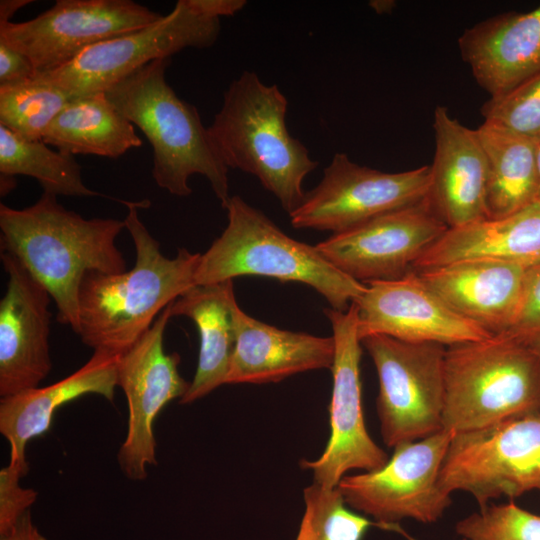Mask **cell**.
<instances>
[{
  "mask_svg": "<svg viewBox=\"0 0 540 540\" xmlns=\"http://www.w3.org/2000/svg\"><path fill=\"white\" fill-rule=\"evenodd\" d=\"M124 220L83 218L67 210L57 196L43 192L31 206L0 204L1 252L13 255L50 294L57 321L80 332L79 293L88 272H125L116 245Z\"/></svg>",
  "mask_w": 540,
  "mask_h": 540,
  "instance_id": "cell-1",
  "label": "cell"
},
{
  "mask_svg": "<svg viewBox=\"0 0 540 540\" xmlns=\"http://www.w3.org/2000/svg\"><path fill=\"white\" fill-rule=\"evenodd\" d=\"M123 203L135 265L118 274L88 272L79 293L78 335L94 351L114 355L126 352L169 304L196 285L201 256L186 248H179L174 258L164 256L138 214V208L149 202Z\"/></svg>",
  "mask_w": 540,
  "mask_h": 540,
  "instance_id": "cell-2",
  "label": "cell"
},
{
  "mask_svg": "<svg viewBox=\"0 0 540 540\" xmlns=\"http://www.w3.org/2000/svg\"><path fill=\"white\" fill-rule=\"evenodd\" d=\"M170 59L154 60L105 91L108 100L149 140L156 184L178 197L192 193L189 179L204 176L226 208L229 168L201 121L198 110L179 98L166 81Z\"/></svg>",
  "mask_w": 540,
  "mask_h": 540,
  "instance_id": "cell-3",
  "label": "cell"
},
{
  "mask_svg": "<svg viewBox=\"0 0 540 540\" xmlns=\"http://www.w3.org/2000/svg\"><path fill=\"white\" fill-rule=\"evenodd\" d=\"M287 107L277 85L244 71L225 91L208 129L227 167L254 175L290 215L304 201V179L318 162L289 133Z\"/></svg>",
  "mask_w": 540,
  "mask_h": 540,
  "instance_id": "cell-4",
  "label": "cell"
},
{
  "mask_svg": "<svg viewBox=\"0 0 540 540\" xmlns=\"http://www.w3.org/2000/svg\"><path fill=\"white\" fill-rule=\"evenodd\" d=\"M225 209L227 226L201 254L196 285L217 284L247 275L300 282L315 289L332 309L339 311H346L364 293L366 284L337 269L316 246L285 234L240 196H231Z\"/></svg>",
  "mask_w": 540,
  "mask_h": 540,
  "instance_id": "cell-5",
  "label": "cell"
},
{
  "mask_svg": "<svg viewBox=\"0 0 540 540\" xmlns=\"http://www.w3.org/2000/svg\"><path fill=\"white\" fill-rule=\"evenodd\" d=\"M443 426L453 433L540 412V365L526 341L492 336L446 347Z\"/></svg>",
  "mask_w": 540,
  "mask_h": 540,
  "instance_id": "cell-6",
  "label": "cell"
},
{
  "mask_svg": "<svg viewBox=\"0 0 540 540\" xmlns=\"http://www.w3.org/2000/svg\"><path fill=\"white\" fill-rule=\"evenodd\" d=\"M439 481L450 494L473 495L480 509L501 496L540 490V412L454 433Z\"/></svg>",
  "mask_w": 540,
  "mask_h": 540,
  "instance_id": "cell-7",
  "label": "cell"
},
{
  "mask_svg": "<svg viewBox=\"0 0 540 540\" xmlns=\"http://www.w3.org/2000/svg\"><path fill=\"white\" fill-rule=\"evenodd\" d=\"M361 344L378 375L376 406L384 443L395 448L443 430L446 346L385 335L365 337Z\"/></svg>",
  "mask_w": 540,
  "mask_h": 540,
  "instance_id": "cell-8",
  "label": "cell"
},
{
  "mask_svg": "<svg viewBox=\"0 0 540 540\" xmlns=\"http://www.w3.org/2000/svg\"><path fill=\"white\" fill-rule=\"evenodd\" d=\"M220 30V19L197 15L179 0L155 23L99 42L64 66L33 78L55 85L71 99L102 93L154 60L170 59L185 48L212 46Z\"/></svg>",
  "mask_w": 540,
  "mask_h": 540,
  "instance_id": "cell-9",
  "label": "cell"
},
{
  "mask_svg": "<svg viewBox=\"0 0 540 540\" xmlns=\"http://www.w3.org/2000/svg\"><path fill=\"white\" fill-rule=\"evenodd\" d=\"M453 434L443 429L399 444L380 469L345 475L337 485L345 503L385 524L405 518L438 521L451 504V494L442 488L439 477Z\"/></svg>",
  "mask_w": 540,
  "mask_h": 540,
  "instance_id": "cell-10",
  "label": "cell"
},
{
  "mask_svg": "<svg viewBox=\"0 0 540 540\" xmlns=\"http://www.w3.org/2000/svg\"><path fill=\"white\" fill-rule=\"evenodd\" d=\"M430 167L383 172L336 153L319 184L306 192L290 216L296 229L331 231L358 226L382 214L422 201L428 191Z\"/></svg>",
  "mask_w": 540,
  "mask_h": 540,
  "instance_id": "cell-11",
  "label": "cell"
},
{
  "mask_svg": "<svg viewBox=\"0 0 540 540\" xmlns=\"http://www.w3.org/2000/svg\"><path fill=\"white\" fill-rule=\"evenodd\" d=\"M162 17L131 0H57L33 19L0 23V40L26 55L36 74L45 73L99 42L140 30Z\"/></svg>",
  "mask_w": 540,
  "mask_h": 540,
  "instance_id": "cell-12",
  "label": "cell"
},
{
  "mask_svg": "<svg viewBox=\"0 0 540 540\" xmlns=\"http://www.w3.org/2000/svg\"><path fill=\"white\" fill-rule=\"evenodd\" d=\"M324 314L330 321L335 343L331 366L330 436L318 459L302 460L300 465L313 472L314 483L335 488L346 472L378 470L389 457L373 441L364 421L360 378L362 344L356 305L352 303L346 311L326 308Z\"/></svg>",
  "mask_w": 540,
  "mask_h": 540,
  "instance_id": "cell-13",
  "label": "cell"
},
{
  "mask_svg": "<svg viewBox=\"0 0 540 540\" xmlns=\"http://www.w3.org/2000/svg\"><path fill=\"white\" fill-rule=\"evenodd\" d=\"M171 305L118 359L117 384L127 398L129 416L127 435L117 458L131 480H144L147 466L157 465L154 420L167 403L183 398L190 386L179 374V355L164 350Z\"/></svg>",
  "mask_w": 540,
  "mask_h": 540,
  "instance_id": "cell-14",
  "label": "cell"
},
{
  "mask_svg": "<svg viewBox=\"0 0 540 540\" xmlns=\"http://www.w3.org/2000/svg\"><path fill=\"white\" fill-rule=\"evenodd\" d=\"M447 229L424 198L335 233L315 246L341 272L366 284L413 271L421 254Z\"/></svg>",
  "mask_w": 540,
  "mask_h": 540,
  "instance_id": "cell-15",
  "label": "cell"
},
{
  "mask_svg": "<svg viewBox=\"0 0 540 540\" xmlns=\"http://www.w3.org/2000/svg\"><path fill=\"white\" fill-rule=\"evenodd\" d=\"M353 303L360 340L385 335L448 347L492 337L453 311L414 270L397 279L366 283L364 293Z\"/></svg>",
  "mask_w": 540,
  "mask_h": 540,
  "instance_id": "cell-16",
  "label": "cell"
},
{
  "mask_svg": "<svg viewBox=\"0 0 540 540\" xmlns=\"http://www.w3.org/2000/svg\"><path fill=\"white\" fill-rule=\"evenodd\" d=\"M8 275L0 300V396L36 388L52 368L51 296L13 255L0 254Z\"/></svg>",
  "mask_w": 540,
  "mask_h": 540,
  "instance_id": "cell-17",
  "label": "cell"
},
{
  "mask_svg": "<svg viewBox=\"0 0 540 540\" xmlns=\"http://www.w3.org/2000/svg\"><path fill=\"white\" fill-rule=\"evenodd\" d=\"M435 153L425 197L448 229L487 218V160L476 133L444 106L433 114Z\"/></svg>",
  "mask_w": 540,
  "mask_h": 540,
  "instance_id": "cell-18",
  "label": "cell"
},
{
  "mask_svg": "<svg viewBox=\"0 0 540 540\" xmlns=\"http://www.w3.org/2000/svg\"><path fill=\"white\" fill-rule=\"evenodd\" d=\"M526 270L503 261L469 259L416 272L453 311L498 336L514 322Z\"/></svg>",
  "mask_w": 540,
  "mask_h": 540,
  "instance_id": "cell-19",
  "label": "cell"
},
{
  "mask_svg": "<svg viewBox=\"0 0 540 540\" xmlns=\"http://www.w3.org/2000/svg\"><path fill=\"white\" fill-rule=\"evenodd\" d=\"M463 61L490 97L540 72V5L506 12L466 28L458 39Z\"/></svg>",
  "mask_w": 540,
  "mask_h": 540,
  "instance_id": "cell-20",
  "label": "cell"
},
{
  "mask_svg": "<svg viewBox=\"0 0 540 540\" xmlns=\"http://www.w3.org/2000/svg\"><path fill=\"white\" fill-rule=\"evenodd\" d=\"M235 345L225 384H264L316 369H331L332 336L282 330L233 310Z\"/></svg>",
  "mask_w": 540,
  "mask_h": 540,
  "instance_id": "cell-21",
  "label": "cell"
},
{
  "mask_svg": "<svg viewBox=\"0 0 540 540\" xmlns=\"http://www.w3.org/2000/svg\"><path fill=\"white\" fill-rule=\"evenodd\" d=\"M119 356L94 351L91 358L69 376L42 388L2 397L0 433L9 442L10 462L29 469L26 446L50 429L54 413L60 406L86 394L101 395L112 401L118 386Z\"/></svg>",
  "mask_w": 540,
  "mask_h": 540,
  "instance_id": "cell-22",
  "label": "cell"
},
{
  "mask_svg": "<svg viewBox=\"0 0 540 540\" xmlns=\"http://www.w3.org/2000/svg\"><path fill=\"white\" fill-rule=\"evenodd\" d=\"M490 259L521 265L540 263V203L502 218L447 229L413 264L414 271L462 260Z\"/></svg>",
  "mask_w": 540,
  "mask_h": 540,
  "instance_id": "cell-23",
  "label": "cell"
},
{
  "mask_svg": "<svg viewBox=\"0 0 540 540\" xmlns=\"http://www.w3.org/2000/svg\"><path fill=\"white\" fill-rule=\"evenodd\" d=\"M236 304L233 280L195 285L172 303V317L191 319L200 335L197 369L180 403H192L225 384L235 345Z\"/></svg>",
  "mask_w": 540,
  "mask_h": 540,
  "instance_id": "cell-24",
  "label": "cell"
},
{
  "mask_svg": "<svg viewBox=\"0 0 540 540\" xmlns=\"http://www.w3.org/2000/svg\"><path fill=\"white\" fill-rule=\"evenodd\" d=\"M475 130L487 160V219L511 215L536 202L539 143L488 121Z\"/></svg>",
  "mask_w": 540,
  "mask_h": 540,
  "instance_id": "cell-25",
  "label": "cell"
},
{
  "mask_svg": "<svg viewBox=\"0 0 540 540\" xmlns=\"http://www.w3.org/2000/svg\"><path fill=\"white\" fill-rule=\"evenodd\" d=\"M42 141L70 155L112 159L142 145L134 125L105 92L71 99L49 125Z\"/></svg>",
  "mask_w": 540,
  "mask_h": 540,
  "instance_id": "cell-26",
  "label": "cell"
},
{
  "mask_svg": "<svg viewBox=\"0 0 540 540\" xmlns=\"http://www.w3.org/2000/svg\"><path fill=\"white\" fill-rule=\"evenodd\" d=\"M16 175L36 179L44 192L55 196H101L84 184L73 155L54 151L42 140L21 138L0 125V177L15 179Z\"/></svg>",
  "mask_w": 540,
  "mask_h": 540,
  "instance_id": "cell-27",
  "label": "cell"
},
{
  "mask_svg": "<svg viewBox=\"0 0 540 540\" xmlns=\"http://www.w3.org/2000/svg\"><path fill=\"white\" fill-rule=\"evenodd\" d=\"M70 96L36 78L0 86V125L16 135L39 141Z\"/></svg>",
  "mask_w": 540,
  "mask_h": 540,
  "instance_id": "cell-28",
  "label": "cell"
},
{
  "mask_svg": "<svg viewBox=\"0 0 540 540\" xmlns=\"http://www.w3.org/2000/svg\"><path fill=\"white\" fill-rule=\"evenodd\" d=\"M305 511L295 540H363L372 526L408 536L398 524L373 522L351 511L337 487L316 483L303 491Z\"/></svg>",
  "mask_w": 540,
  "mask_h": 540,
  "instance_id": "cell-29",
  "label": "cell"
},
{
  "mask_svg": "<svg viewBox=\"0 0 540 540\" xmlns=\"http://www.w3.org/2000/svg\"><path fill=\"white\" fill-rule=\"evenodd\" d=\"M465 540H540V516L513 502L491 505L455 525Z\"/></svg>",
  "mask_w": 540,
  "mask_h": 540,
  "instance_id": "cell-30",
  "label": "cell"
},
{
  "mask_svg": "<svg viewBox=\"0 0 540 540\" xmlns=\"http://www.w3.org/2000/svg\"><path fill=\"white\" fill-rule=\"evenodd\" d=\"M484 121L540 143V72L481 107Z\"/></svg>",
  "mask_w": 540,
  "mask_h": 540,
  "instance_id": "cell-31",
  "label": "cell"
},
{
  "mask_svg": "<svg viewBox=\"0 0 540 540\" xmlns=\"http://www.w3.org/2000/svg\"><path fill=\"white\" fill-rule=\"evenodd\" d=\"M29 469L10 462L0 470V535L8 532L37 500L38 493L20 485Z\"/></svg>",
  "mask_w": 540,
  "mask_h": 540,
  "instance_id": "cell-32",
  "label": "cell"
},
{
  "mask_svg": "<svg viewBox=\"0 0 540 540\" xmlns=\"http://www.w3.org/2000/svg\"><path fill=\"white\" fill-rule=\"evenodd\" d=\"M540 334V263L527 268L514 322L507 333L521 340Z\"/></svg>",
  "mask_w": 540,
  "mask_h": 540,
  "instance_id": "cell-33",
  "label": "cell"
},
{
  "mask_svg": "<svg viewBox=\"0 0 540 540\" xmlns=\"http://www.w3.org/2000/svg\"><path fill=\"white\" fill-rule=\"evenodd\" d=\"M35 74L26 55L0 40V86L32 79Z\"/></svg>",
  "mask_w": 540,
  "mask_h": 540,
  "instance_id": "cell-34",
  "label": "cell"
},
{
  "mask_svg": "<svg viewBox=\"0 0 540 540\" xmlns=\"http://www.w3.org/2000/svg\"><path fill=\"white\" fill-rule=\"evenodd\" d=\"M184 2L197 15L215 19L234 15L246 5L244 0H184Z\"/></svg>",
  "mask_w": 540,
  "mask_h": 540,
  "instance_id": "cell-35",
  "label": "cell"
},
{
  "mask_svg": "<svg viewBox=\"0 0 540 540\" xmlns=\"http://www.w3.org/2000/svg\"><path fill=\"white\" fill-rule=\"evenodd\" d=\"M0 540H48L33 523L28 511Z\"/></svg>",
  "mask_w": 540,
  "mask_h": 540,
  "instance_id": "cell-36",
  "label": "cell"
},
{
  "mask_svg": "<svg viewBox=\"0 0 540 540\" xmlns=\"http://www.w3.org/2000/svg\"><path fill=\"white\" fill-rule=\"evenodd\" d=\"M31 0H1L0 23L11 22L12 16L22 7L31 3Z\"/></svg>",
  "mask_w": 540,
  "mask_h": 540,
  "instance_id": "cell-37",
  "label": "cell"
},
{
  "mask_svg": "<svg viewBox=\"0 0 540 540\" xmlns=\"http://www.w3.org/2000/svg\"><path fill=\"white\" fill-rule=\"evenodd\" d=\"M369 6L378 14L390 13L396 6L393 0H374L369 2Z\"/></svg>",
  "mask_w": 540,
  "mask_h": 540,
  "instance_id": "cell-38",
  "label": "cell"
},
{
  "mask_svg": "<svg viewBox=\"0 0 540 540\" xmlns=\"http://www.w3.org/2000/svg\"><path fill=\"white\" fill-rule=\"evenodd\" d=\"M535 353L540 365V334L524 340Z\"/></svg>",
  "mask_w": 540,
  "mask_h": 540,
  "instance_id": "cell-39",
  "label": "cell"
},
{
  "mask_svg": "<svg viewBox=\"0 0 540 540\" xmlns=\"http://www.w3.org/2000/svg\"><path fill=\"white\" fill-rule=\"evenodd\" d=\"M537 165H538V192H537L536 202L540 203V143L538 144Z\"/></svg>",
  "mask_w": 540,
  "mask_h": 540,
  "instance_id": "cell-40",
  "label": "cell"
},
{
  "mask_svg": "<svg viewBox=\"0 0 540 540\" xmlns=\"http://www.w3.org/2000/svg\"><path fill=\"white\" fill-rule=\"evenodd\" d=\"M463 540H465V539H463Z\"/></svg>",
  "mask_w": 540,
  "mask_h": 540,
  "instance_id": "cell-41",
  "label": "cell"
}]
</instances>
